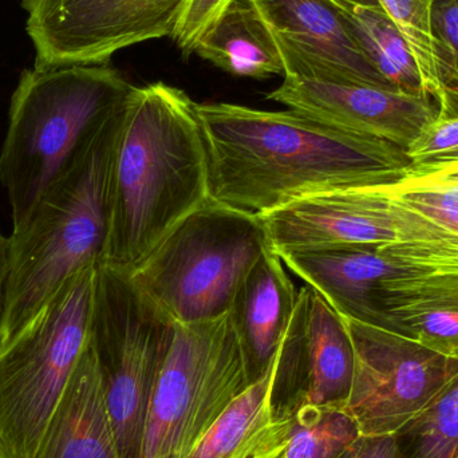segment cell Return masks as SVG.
I'll use <instances>...</instances> for the list:
<instances>
[{
  "label": "cell",
  "instance_id": "cell-1",
  "mask_svg": "<svg viewBox=\"0 0 458 458\" xmlns=\"http://www.w3.org/2000/svg\"><path fill=\"white\" fill-rule=\"evenodd\" d=\"M196 110L211 198L256 216L315 193L398 182L411 166L397 145L295 110L228 102L198 104Z\"/></svg>",
  "mask_w": 458,
  "mask_h": 458
},
{
  "label": "cell",
  "instance_id": "cell-2",
  "mask_svg": "<svg viewBox=\"0 0 458 458\" xmlns=\"http://www.w3.org/2000/svg\"><path fill=\"white\" fill-rule=\"evenodd\" d=\"M196 102L164 82L133 86L123 102L109 176V228L99 264L131 274L209 198Z\"/></svg>",
  "mask_w": 458,
  "mask_h": 458
},
{
  "label": "cell",
  "instance_id": "cell-3",
  "mask_svg": "<svg viewBox=\"0 0 458 458\" xmlns=\"http://www.w3.org/2000/svg\"><path fill=\"white\" fill-rule=\"evenodd\" d=\"M121 110L48 185L23 228L11 233L0 342L23 327L70 277L101 263L109 228L110 164Z\"/></svg>",
  "mask_w": 458,
  "mask_h": 458
},
{
  "label": "cell",
  "instance_id": "cell-4",
  "mask_svg": "<svg viewBox=\"0 0 458 458\" xmlns=\"http://www.w3.org/2000/svg\"><path fill=\"white\" fill-rule=\"evenodd\" d=\"M133 85L109 64L24 70L11 97L0 182L13 232L82 145L123 107Z\"/></svg>",
  "mask_w": 458,
  "mask_h": 458
},
{
  "label": "cell",
  "instance_id": "cell-5",
  "mask_svg": "<svg viewBox=\"0 0 458 458\" xmlns=\"http://www.w3.org/2000/svg\"><path fill=\"white\" fill-rule=\"evenodd\" d=\"M268 248L256 215L209 198L129 275L174 323L208 322L228 314L242 280Z\"/></svg>",
  "mask_w": 458,
  "mask_h": 458
},
{
  "label": "cell",
  "instance_id": "cell-6",
  "mask_svg": "<svg viewBox=\"0 0 458 458\" xmlns=\"http://www.w3.org/2000/svg\"><path fill=\"white\" fill-rule=\"evenodd\" d=\"M96 269L70 277L23 327L0 342V458H35L88 346Z\"/></svg>",
  "mask_w": 458,
  "mask_h": 458
},
{
  "label": "cell",
  "instance_id": "cell-7",
  "mask_svg": "<svg viewBox=\"0 0 458 458\" xmlns=\"http://www.w3.org/2000/svg\"><path fill=\"white\" fill-rule=\"evenodd\" d=\"M229 315L174 323L153 390L140 458H188L253 382Z\"/></svg>",
  "mask_w": 458,
  "mask_h": 458
},
{
  "label": "cell",
  "instance_id": "cell-8",
  "mask_svg": "<svg viewBox=\"0 0 458 458\" xmlns=\"http://www.w3.org/2000/svg\"><path fill=\"white\" fill-rule=\"evenodd\" d=\"M174 322L131 275L98 264L89 342L104 381L120 458H140L153 390Z\"/></svg>",
  "mask_w": 458,
  "mask_h": 458
},
{
  "label": "cell",
  "instance_id": "cell-9",
  "mask_svg": "<svg viewBox=\"0 0 458 458\" xmlns=\"http://www.w3.org/2000/svg\"><path fill=\"white\" fill-rule=\"evenodd\" d=\"M276 253L335 245L394 248L397 255L458 268V234L411 211L377 185L341 188L258 215Z\"/></svg>",
  "mask_w": 458,
  "mask_h": 458
},
{
  "label": "cell",
  "instance_id": "cell-10",
  "mask_svg": "<svg viewBox=\"0 0 458 458\" xmlns=\"http://www.w3.org/2000/svg\"><path fill=\"white\" fill-rule=\"evenodd\" d=\"M344 323L354 349V377L342 411L360 435H397L458 374V357L376 326Z\"/></svg>",
  "mask_w": 458,
  "mask_h": 458
},
{
  "label": "cell",
  "instance_id": "cell-11",
  "mask_svg": "<svg viewBox=\"0 0 458 458\" xmlns=\"http://www.w3.org/2000/svg\"><path fill=\"white\" fill-rule=\"evenodd\" d=\"M187 0H23L34 66L104 64L118 51L171 37Z\"/></svg>",
  "mask_w": 458,
  "mask_h": 458
},
{
  "label": "cell",
  "instance_id": "cell-12",
  "mask_svg": "<svg viewBox=\"0 0 458 458\" xmlns=\"http://www.w3.org/2000/svg\"><path fill=\"white\" fill-rule=\"evenodd\" d=\"M267 99L328 125L408 149L438 117L430 96H414L352 80L283 77Z\"/></svg>",
  "mask_w": 458,
  "mask_h": 458
},
{
  "label": "cell",
  "instance_id": "cell-13",
  "mask_svg": "<svg viewBox=\"0 0 458 458\" xmlns=\"http://www.w3.org/2000/svg\"><path fill=\"white\" fill-rule=\"evenodd\" d=\"M252 2L274 32L284 64V77L347 78L394 89L363 53L336 0Z\"/></svg>",
  "mask_w": 458,
  "mask_h": 458
},
{
  "label": "cell",
  "instance_id": "cell-14",
  "mask_svg": "<svg viewBox=\"0 0 458 458\" xmlns=\"http://www.w3.org/2000/svg\"><path fill=\"white\" fill-rule=\"evenodd\" d=\"M277 384L299 379L310 405L342 411L352 390L354 349L344 318L310 285L298 291L295 311L279 349Z\"/></svg>",
  "mask_w": 458,
  "mask_h": 458
},
{
  "label": "cell",
  "instance_id": "cell-15",
  "mask_svg": "<svg viewBox=\"0 0 458 458\" xmlns=\"http://www.w3.org/2000/svg\"><path fill=\"white\" fill-rule=\"evenodd\" d=\"M277 255L288 271L317 291L342 318L370 326L384 285L414 267L432 266L376 245H335Z\"/></svg>",
  "mask_w": 458,
  "mask_h": 458
},
{
  "label": "cell",
  "instance_id": "cell-16",
  "mask_svg": "<svg viewBox=\"0 0 458 458\" xmlns=\"http://www.w3.org/2000/svg\"><path fill=\"white\" fill-rule=\"evenodd\" d=\"M373 326L458 357V268L417 266L390 280L377 296Z\"/></svg>",
  "mask_w": 458,
  "mask_h": 458
},
{
  "label": "cell",
  "instance_id": "cell-17",
  "mask_svg": "<svg viewBox=\"0 0 458 458\" xmlns=\"http://www.w3.org/2000/svg\"><path fill=\"white\" fill-rule=\"evenodd\" d=\"M298 291L271 248L242 280L228 315L250 360L253 378L272 362L295 311Z\"/></svg>",
  "mask_w": 458,
  "mask_h": 458
},
{
  "label": "cell",
  "instance_id": "cell-18",
  "mask_svg": "<svg viewBox=\"0 0 458 458\" xmlns=\"http://www.w3.org/2000/svg\"><path fill=\"white\" fill-rule=\"evenodd\" d=\"M35 458H120L90 342L46 428Z\"/></svg>",
  "mask_w": 458,
  "mask_h": 458
},
{
  "label": "cell",
  "instance_id": "cell-19",
  "mask_svg": "<svg viewBox=\"0 0 458 458\" xmlns=\"http://www.w3.org/2000/svg\"><path fill=\"white\" fill-rule=\"evenodd\" d=\"M295 401L256 427L229 458H338L360 436L346 411L310 405L299 394Z\"/></svg>",
  "mask_w": 458,
  "mask_h": 458
},
{
  "label": "cell",
  "instance_id": "cell-20",
  "mask_svg": "<svg viewBox=\"0 0 458 458\" xmlns=\"http://www.w3.org/2000/svg\"><path fill=\"white\" fill-rule=\"evenodd\" d=\"M193 54L233 77H284L274 32L252 0H234L203 35Z\"/></svg>",
  "mask_w": 458,
  "mask_h": 458
},
{
  "label": "cell",
  "instance_id": "cell-21",
  "mask_svg": "<svg viewBox=\"0 0 458 458\" xmlns=\"http://www.w3.org/2000/svg\"><path fill=\"white\" fill-rule=\"evenodd\" d=\"M336 2L344 8L363 53L384 80L403 93L429 96L411 47L384 8Z\"/></svg>",
  "mask_w": 458,
  "mask_h": 458
},
{
  "label": "cell",
  "instance_id": "cell-22",
  "mask_svg": "<svg viewBox=\"0 0 458 458\" xmlns=\"http://www.w3.org/2000/svg\"><path fill=\"white\" fill-rule=\"evenodd\" d=\"M277 369L279 350L266 370L228 406L188 458L231 457L248 435L275 413Z\"/></svg>",
  "mask_w": 458,
  "mask_h": 458
},
{
  "label": "cell",
  "instance_id": "cell-23",
  "mask_svg": "<svg viewBox=\"0 0 458 458\" xmlns=\"http://www.w3.org/2000/svg\"><path fill=\"white\" fill-rule=\"evenodd\" d=\"M395 436L398 458H458V374Z\"/></svg>",
  "mask_w": 458,
  "mask_h": 458
},
{
  "label": "cell",
  "instance_id": "cell-24",
  "mask_svg": "<svg viewBox=\"0 0 458 458\" xmlns=\"http://www.w3.org/2000/svg\"><path fill=\"white\" fill-rule=\"evenodd\" d=\"M394 21L416 59L425 90L437 98L438 59L432 37V5L435 0H378Z\"/></svg>",
  "mask_w": 458,
  "mask_h": 458
},
{
  "label": "cell",
  "instance_id": "cell-25",
  "mask_svg": "<svg viewBox=\"0 0 458 458\" xmlns=\"http://www.w3.org/2000/svg\"><path fill=\"white\" fill-rule=\"evenodd\" d=\"M430 24L438 59V117H458V0H435Z\"/></svg>",
  "mask_w": 458,
  "mask_h": 458
},
{
  "label": "cell",
  "instance_id": "cell-26",
  "mask_svg": "<svg viewBox=\"0 0 458 458\" xmlns=\"http://www.w3.org/2000/svg\"><path fill=\"white\" fill-rule=\"evenodd\" d=\"M377 187L411 211L458 234V185L429 182L403 174V179Z\"/></svg>",
  "mask_w": 458,
  "mask_h": 458
},
{
  "label": "cell",
  "instance_id": "cell-27",
  "mask_svg": "<svg viewBox=\"0 0 458 458\" xmlns=\"http://www.w3.org/2000/svg\"><path fill=\"white\" fill-rule=\"evenodd\" d=\"M411 168L458 161V117H437L406 149Z\"/></svg>",
  "mask_w": 458,
  "mask_h": 458
},
{
  "label": "cell",
  "instance_id": "cell-28",
  "mask_svg": "<svg viewBox=\"0 0 458 458\" xmlns=\"http://www.w3.org/2000/svg\"><path fill=\"white\" fill-rule=\"evenodd\" d=\"M234 0H187L172 39L185 58Z\"/></svg>",
  "mask_w": 458,
  "mask_h": 458
},
{
  "label": "cell",
  "instance_id": "cell-29",
  "mask_svg": "<svg viewBox=\"0 0 458 458\" xmlns=\"http://www.w3.org/2000/svg\"><path fill=\"white\" fill-rule=\"evenodd\" d=\"M338 458H398L395 435H360Z\"/></svg>",
  "mask_w": 458,
  "mask_h": 458
},
{
  "label": "cell",
  "instance_id": "cell-30",
  "mask_svg": "<svg viewBox=\"0 0 458 458\" xmlns=\"http://www.w3.org/2000/svg\"><path fill=\"white\" fill-rule=\"evenodd\" d=\"M406 174L429 180V182H446L458 185V161L452 163L435 164V165L411 168Z\"/></svg>",
  "mask_w": 458,
  "mask_h": 458
},
{
  "label": "cell",
  "instance_id": "cell-31",
  "mask_svg": "<svg viewBox=\"0 0 458 458\" xmlns=\"http://www.w3.org/2000/svg\"><path fill=\"white\" fill-rule=\"evenodd\" d=\"M10 237L5 236L0 229V319H2L3 299H4L8 266H10Z\"/></svg>",
  "mask_w": 458,
  "mask_h": 458
},
{
  "label": "cell",
  "instance_id": "cell-32",
  "mask_svg": "<svg viewBox=\"0 0 458 458\" xmlns=\"http://www.w3.org/2000/svg\"><path fill=\"white\" fill-rule=\"evenodd\" d=\"M342 2L354 5H363V7H381L378 0H342Z\"/></svg>",
  "mask_w": 458,
  "mask_h": 458
}]
</instances>
